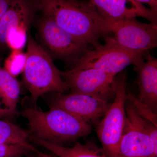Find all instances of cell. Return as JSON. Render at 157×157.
I'll use <instances>...</instances> for the list:
<instances>
[{
	"label": "cell",
	"mask_w": 157,
	"mask_h": 157,
	"mask_svg": "<svg viewBox=\"0 0 157 157\" xmlns=\"http://www.w3.org/2000/svg\"><path fill=\"white\" fill-rule=\"evenodd\" d=\"M41 152L34 146L21 144H0V157H21Z\"/></svg>",
	"instance_id": "19"
},
{
	"label": "cell",
	"mask_w": 157,
	"mask_h": 157,
	"mask_svg": "<svg viewBox=\"0 0 157 157\" xmlns=\"http://www.w3.org/2000/svg\"><path fill=\"white\" fill-rule=\"evenodd\" d=\"M26 61V53L21 50H12L5 60L4 69L15 78L23 73Z\"/></svg>",
	"instance_id": "18"
},
{
	"label": "cell",
	"mask_w": 157,
	"mask_h": 157,
	"mask_svg": "<svg viewBox=\"0 0 157 157\" xmlns=\"http://www.w3.org/2000/svg\"><path fill=\"white\" fill-rule=\"evenodd\" d=\"M50 108H58L89 124L103 117L111 103L109 101L79 93H51L43 96Z\"/></svg>",
	"instance_id": "8"
},
{
	"label": "cell",
	"mask_w": 157,
	"mask_h": 157,
	"mask_svg": "<svg viewBox=\"0 0 157 157\" xmlns=\"http://www.w3.org/2000/svg\"><path fill=\"white\" fill-rule=\"evenodd\" d=\"M21 157H48V155L42 152L40 154L35 153L32 154L27 155Z\"/></svg>",
	"instance_id": "24"
},
{
	"label": "cell",
	"mask_w": 157,
	"mask_h": 157,
	"mask_svg": "<svg viewBox=\"0 0 157 157\" xmlns=\"http://www.w3.org/2000/svg\"><path fill=\"white\" fill-rule=\"evenodd\" d=\"M127 100L132 103L140 117L157 127L156 113L154 112L151 108L146 104L140 102L129 91L127 92Z\"/></svg>",
	"instance_id": "20"
},
{
	"label": "cell",
	"mask_w": 157,
	"mask_h": 157,
	"mask_svg": "<svg viewBox=\"0 0 157 157\" xmlns=\"http://www.w3.org/2000/svg\"><path fill=\"white\" fill-rule=\"evenodd\" d=\"M20 86L15 77L0 67V99L5 107L14 116L19 101Z\"/></svg>",
	"instance_id": "15"
},
{
	"label": "cell",
	"mask_w": 157,
	"mask_h": 157,
	"mask_svg": "<svg viewBox=\"0 0 157 157\" xmlns=\"http://www.w3.org/2000/svg\"><path fill=\"white\" fill-rule=\"evenodd\" d=\"M29 25H22L11 29L7 33L6 45L12 50H21L27 42Z\"/></svg>",
	"instance_id": "17"
},
{
	"label": "cell",
	"mask_w": 157,
	"mask_h": 157,
	"mask_svg": "<svg viewBox=\"0 0 157 157\" xmlns=\"http://www.w3.org/2000/svg\"><path fill=\"white\" fill-rule=\"evenodd\" d=\"M29 132L8 121L0 120V144H24L33 146L30 143Z\"/></svg>",
	"instance_id": "16"
},
{
	"label": "cell",
	"mask_w": 157,
	"mask_h": 157,
	"mask_svg": "<svg viewBox=\"0 0 157 157\" xmlns=\"http://www.w3.org/2000/svg\"><path fill=\"white\" fill-rule=\"evenodd\" d=\"M45 17L79 42L95 48L101 45L98 23L101 16L88 2L78 0H38Z\"/></svg>",
	"instance_id": "1"
},
{
	"label": "cell",
	"mask_w": 157,
	"mask_h": 157,
	"mask_svg": "<svg viewBox=\"0 0 157 157\" xmlns=\"http://www.w3.org/2000/svg\"><path fill=\"white\" fill-rule=\"evenodd\" d=\"M146 52L128 50L105 42L93 50H89L75 63L71 70L94 68L116 75L130 65L135 67L144 61Z\"/></svg>",
	"instance_id": "6"
},
{
	"label": "cell",
	"mask_w": 157,
	"mask_h": 157,
	"mask_svg": "<svg viewBox=\"0 0 157 157\" xmlns=\"http://www.w3.org/2000/svg\"><path fill=\"white\" fill-rule=\"evenodd\" d=\"M33 10L29 0H13L0 19V46L6 45V36L11 29L22 25L29 26Z\"/></svg>",
	"instance_id": "13"
},
{
	"label": "cell",
	"mask_w": 157,
	"mask_h": 157,
	"mask_svg": "<svg viewBox=\"0 0 157 157\" xmlns=\"http://www.w3.org/2000/svg\"><path fill=\"white\" fill-rule=\"evenodd\" d=\"M104 18L118 20L144 17L157 24V14L134 0H88Z\"/></svg>",
	"instance_id": "11"
},
{
	"label": "cell",
	"mask_w": 157,
	"mask_h": 157,
	"mask_svg": "<svg viewBox=\"0 0 157 157\" xmlns=\"http://www.w3.org/2000/svg\"><path fill=\"white\" fill-rule=\"evenodd\" d=\"M2 104V103L0 102V117L14 116V114L11 113L9 110L5 107H2L1 105Z\"/></svg>",
	"instance_id": "23"
},
{
	"label": "cell",
	"mask_w": 157,
	"mask_h": 157,
	"mask_svg": "<svg viewBox=\"0 0 157 157\" xmlns=\"http://www.w3.org/2000/svg\"><path fill=\"white\" fill-rule=\"evenodd\" d=\"M114 101L97 128L98 137L107 157H118L119 148L125 124L127 80L125 73L114 79Z\"/></svg>",
	"instance_id": "5"
},
{
	"label": "cell",
	"mask_w": 157,
	"mask_h": 157,
	"mask_svg": "<svg viewBox=\"0 0 157 157\" xmlns=\"http://www.w3.org/2000/svg\"><path fill=\"white\" fill-rule=\"evenodd\" d=\"M29 140L47 149L58 157H107L103 148L92 140L83 144L77 142L72 147H68L48 143L31 135Z\"/></svg>",
	"instance_id": "14"
},
{
	"label": "cell",
	"mask_w": 157,
	"mask_h": 157,
	"mask_svg": "<svg viewBox=\"0 0 157 157\" xmlns=\"http://www.w3.org/2000/svg\"><path fill=\"white\" fill-rule=\"evenodd\" d=\"M48 157H55L52 156L50 155H48Z\"/></svg>",
	"instance_id": "25"
},
{
	"label": "cell",
	"mask_w": 157,
	"mask_h": 157,
	"mask_svg": "<svg viewBox=\"0 0 157 157\" xmlns=\"http://www.w3.org/2000/svg\"><path fill=\"white\" fill-rule=\"evenodd\" d=\"M125 124L118 157H157V147L144 128V118L130 101L125 103Z\"/></svg>",
	"instance_id": "7"
},
{
	"label": "cell",
	"mask_w": 157,
	"mask_h": 157,
	"mask_svg": "<svg viewBox=\"0 0 157 157\" xmlns=\"http://www.w3.org/2000/svg\"><path fill=\"white\" fill-rule=\"evenodd\" d=\"M43 112L26 107L21 114L28 121L30 134L46 142L60 146L74 142L89 135V124L58 108Z\"/></svg>",
	"instance_id": "2"
},
{
	"label": "cell",
	"mask_w": 157,
	"mask_h": 157,
	"mask_svg": "<svg viewBox=\"0 0 157 157\" xmlns=\"http://www.w3.org/2000/svg\"><path fill=\"white\" fill-rule=\"evenodd\" d=\"M137 2L146 4L150 7V9L155 14H157V0H134Z\"/></svg>",
	"instance_id": "21"
},
{
	"label": "cell",
	"mask_w": 157,
	"mask_h": 157,
	"mask_svg": "<svg viewBox=\"0 0 157 157\" xmlns=\"http://www.w3.org/2000/svg\"><path fill=\"white\" fill-rule=\"evenodd\" d=\"M105 42L133 51L146 52L157 45V24L139 22L135 18L118 20L102 17L98 23Z\"/></svg>",
	"instance_id": "4"
},
{
	"label": "cell",
	"mask_w": 157,
	"mask_h": 157,
	"mask_svg": "<svg viewBox=\"0 0 157 157\" xmlns=\"http://www.w3.org/2000/svg\"><path fill=\"white\" fill-rule=\"evenodd\" d=\"M13 0H0V19L9 9Z\"/></svg>",
	"instance_id": "22"
},
{
	"label": "cell",
	"mask_w": 157,
	"mask_h": 157,
	"mask_svg": "<svg viewBox=\"0 0 157 157\" xmlns=\"http://www.w3.org/2000/svg\"><path fill=\"white\" fill-rule=\"evenodd\" d=\"M39 33L42 43L52 55L74 64L90 50L88 45L78 41L48 17H44L39 23Z\"/></svg>",
	"instance_id": "10"
},
{
	"label": "cell",
	"mask_w": 157,
	"mask_h": 157,
	"mask_svg": "<svg viewBox=\"0 0 157 157\" xmlns=\"http://www.w3.org/2000/svg\"><path fill=\"white\" fill-rule=\"evenodd\" d=\"M138 73L139 95L137 99L157 113V59L147 54L146 61L135 67Z\"/></svg>",
	"instance_id": "12"
},
{
	"label": "cell",
	"mask_w": 157,
	"mask_h": 157,
	"mask_svg": "<svg viewBox=\"0 0 157 157\" xmlns=\"http://www.w3.org/2000/svg\"><path fill=\"white\" fill-rule=\"evenodd\" d=\"M61 76L71 93L84 94L108 101L114 98L115 75L113 74L89 68L61 72Z\"/></svg>",
	"instance_id": "9"
},
{
	"label": "cell",
	"mask_w": 157,
	"mask_h": 157,
	"mask_svg": "<svg viewBox=\"0 0 157 157\" xmlns=\"http://www.w3.org/2000/svg\"><path fill=\"white\" fill-rule=\"evenodd\" d=\"M23 81L31 94L30 107L37 108L38 99L48 93L66 94L70 89L52 57L31 36L27 42Z\"/></svg>",
	"instance_id": "3"
}]
</instances>
